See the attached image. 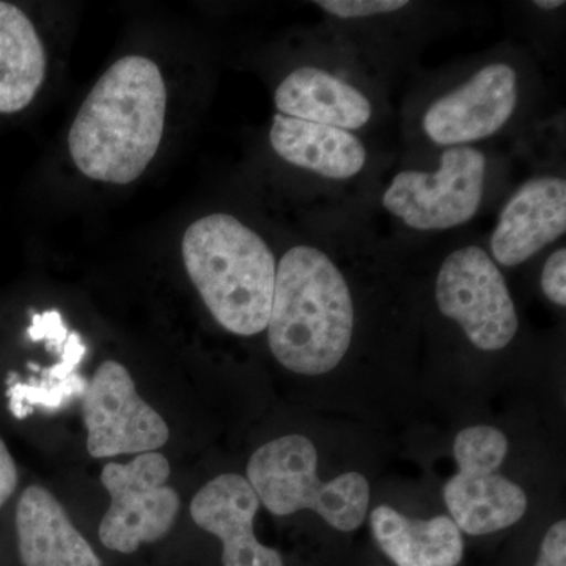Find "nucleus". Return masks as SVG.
I'll use <instances>...</instances> for the list:
<instances>
[{"label": "nucleus", "mask_w": 566, "mask_h": 566, "mask_svg": "<svg viewBox=\"0 0 566 566\" xmlns=\"http://www.w3.org/2000/svg\"><path fill=\"white\" fill-rule=\"evenodd\" d=\"M166 82L155 62L128 55L99 77L69 134L71 158L91 180L128 185L161 145Z\"/></svg>", "instance_id": "1"}, {"label": "nucleus", "mask_w": 566, "mask_h": 566, "mask_svg": "<svg viewBox=\"0 0 566 566\" xmlns=\"http://www.w3.org/2000/svg\"><path fill=\"white\" fill-rule=\"evenodd\" d=\"M356 324L352 290L322 249L294 245L277 264L268 344L279 364L301 376L334 371Z\"/></svg>", "instance_id": "2"}, {"label": "nucleus", "mask_w": 566, "mask_h": 566, "mask_svg": "<svg viewBox=\"0 0 566 566\" xmlns=\"http://www.w3.org/2000/svg\"><path fill=\"white\" fill-rule=\"evenodd\" d=\"M181 252L186 273L223 329L241 337L266 331L277 262L259 233L214 212L188 227Z\"/></svg>", "instance_id": "3"}, {"label": "nucleus", "mask_w": 566, "mask_h": 566, "mask_svg": "<svg viewBox=\"0 0 566 566\" xmlns=\"http://www.w3.org/2000/svg\"><path fill=\"white\" fill-rule=\"evenodd\" d=\"M318 463V450L307 436H281L252 453L245 479L275 516L311 510L335 531H357L370 512V483L360 472L319 479Z\"/></svg>", "instance_id": "4"}, {"label": "nucleus", "mask_w": 566, "mask_h": 566, "mask_svg": "<svg viewBox=\"0 0 566 566\" xmlns=\"http://www.w3.org/2000/svg\"><path fill=\"white\" fill-rule=\"evenodd\" d=\"M509 438L493 424L464 428L453 442L457 474L444 486L450 517L464 534L482 536L515 526L526 515V491L499 474Z\"/></svg>", "instance_id": "5"}, {"label": "nucleus", "mask_w": 566, "mask_h": 566, "mask_svg": "<svg viewBox=\"0 0 566 566\" xmlns=\"http://www.w3.org/2000/svg\"><path fill=\"white\" fill-rule=\"evenodd\" d=\"M439 312L453 319L480 352L512 344L520 316L502 271L480 245H465L446 256L436 277Z\"/></svg>", "instance_id": "6"}, {"label": "nucleus", "mask_w": 566, "mask_h": 566, "mask_svg": "<svg viewBox=\"0 0 566 566\" xmlns=\"http://www.w3.org/2000/svg\"><path fill=\"white\" fill-rule=\"evenodd\" d=\"M486 156L471 145L447 148L434 172L395 175L382 207L419 232L457 229L475 218L485 196Z\"/></svg>", "instance_id": "7"}, {"label": "nucleus", "mask_w": 566, "mask_h": 566, "mask_svg": "<svg viewBox=\"0 0 566 566\" xmlns=\"http://www.w3.org/2000/svg\"><path fill=\"white\" fill-rule=\"evenodd\" d=\"M169 479V460L159 452L142 453L126 464L104 465L102 483L111 505L98 536L107 549L133 554L172 531L181 501Z\"/></svg>", "instance_id": "8"}, {"label": "nucleus", "mask_w": 566, "mask_h": 566, "mask_svg": "<svg viewBox=\"0 0 566 566\" xmlns=\"http://www.w3.org/2000/svg\"><path fill=\"white\" fill-rule=\"evenodd\" d=\"M88 455L114 458L156 452L170 438L166 420L137 394L128 368L106 360L82 397Z\"/></svg>", "instance_id": "9"}, {"label": "nucleus", "mask_w": 566, "mask_h": 566, "mask_svg": "<svg viewBox=\"0 0 566 566\" xmlns=\"http://www.w3.org/2000/svg\"><path fill=\"white\" fill-rule=\"evenodd\" d=\"M517 98L516 70L509 63H491L431 103L422 128L436 145L464 147L501 132L515 114Z\"/></svg>", "instance_id": "10"}, {"label": "nucleus", "mask_w": 566, "mask_h": 566, "mask_svg": "<svg viewBox=\"0 0 566 566\" xmlns=\"http://www.w3.org/2000/svg\"><path fill=\"white\" fill-rule=\"evenodd\" d=\"M260 499L240 474H221L193 495V523L222 542L223 566H285L279 551L256 538Z\"/></svg>", "instance_id": "11"}, {"label": "nucleus", "mask_w": 566, "mask_h": 566, "mask_svg": "<svg viewBox=\"0 0 566 566\" xmlns=\"http://www.w3.org/2000/svg\"><path fill=\"white\" fill-rule=\"evenodd\" d=\"M566 232V182L538 177L521 186L499 214L491 259L504 268L526 263Z\"/></svg>", "instance_id": "12"}, {"label": "nucleus", "mask_w": 566, "mask_h": 566, "mask_svg": "<svg viewBox=\"0 0 566 566\" xmlns=\"http://www.w3.org/2000/svg\"><path fill=\"white\" fill-rule=\"evenodd\" d=\"M14 524L24 566H104L46 488L33 485L22 491Z\"/></svg>", "instance_id": "13"}, {"label": "nucleus", "mask_w": 566, "mask_h": 566, "mask_svg": "<svg viewBox=\"0 0 566 566\" xmlns=\"http://www.w3.org/2000/svg\"><path fill=\"white\" fill-rule=\"evenodd\" d=\"M274 103L285 117L352 133L363 129L374 115L370 99L359 88L316 66L292 71L279 84Z\"/></svg>", "instance_id": "14"}, {"label": "nucleus", "mask_w": 566, "mask_h": 566, "mask_svg": "<svg viewBox=\"0 0 566 566\" xmlns=\"http://www.w3.org/2000/svg\"><path fill=\"white\" fill-rule=\"evenodd\" d=\"M270 142L283 161L327 180H349L363 172L367 148L352 132L275 114Z\"/></svg>", "instance_id": "15"}, {"label": "nucleus", "mask_w": 566, "mask_h": 566, "mask_svg": "<svg viewBox=\"0 0 566 566\" xmlns=\"http://www.w3.org/2000/svg\"><path fill=\"white\" fill-rule=\"evenodd\" d=\"M370 527L397 566H458L463 560V532L450 516L416 520L382 504L371 510Z\"/></svg>", "instance_id": "16"}, {"label": "nucleus", "mask_w": 566, "mask_h": 566, "mask_svg": "<svg viewBox=\"0 0 566 566\" xmlns=\"http://www.w3.org/2000/svg\"><path fill=\"white\" fill-rule=\"evenodd\" d=\"M46 74V54L39 32L24 11L0 2V114L28 107Z\"/></svg>", "instance_id": "17"}, {"label": "nucleus", "mask_w": 566, "mask_h": 566, "mask_svg": "<svg viewBox=\"0 0 566 566\" xmlns=\"http://www.w3.org/2000/svg\"><path fill=\"white\" fill-rule=\"evenodd\" d=\"M87 356V345L80 333L71 331L69 340L59 354V360L50 367H40L29 363L28 368L39 378L31 376L22 382L17 371L7 376V398L11 416L18 420L28 419L36 408L48 412H59L69 408L73 401L82 400L87 390V379L77 371Z\"/></svg>", "instance_id": "18"}, {"label": "nucleus", "mask_w": 566, "mask_h": 566, "mask_svg": "<svg viewBox=\"0 0 566 566\" xmlns=\"http://www.w3.org/2000/svg\"><path fill=\"white\" fill-rule=\"evenodd\" d=\"M314 3L340 20H360L376 14L394 13L409 6L408 0H318Z\"/></svg>", "instance_id": "19"}, {"label": "nucleus", "mask_w": 566, "mask_h": 566, "mask_svg": "<svg viewBox=\"0 0 566 566\" xmlns=\"http://www.w3.org/2000/svg\"><path fill=\"white\" fill-rule=\"evenodd\" d=\"M71 331L63 323L62 314L59 311H48L43 314L32 312V324L28 329V338L33 344L46 342L48 352L55 354L62 353L63 346L69 340Z\"/></svg>", "instance_id": "20"}, {"label": "nucleus", "mask_w": 566, "mask_h": 566, "mask_svg": "<svg viewBox=\"0 0 566 566\" xmlns=\"http://www.w3.org/2000/svg\"><path fill=\"white\" fill-rule=\"evenodd\" d=\"M542 290L551 303L566 307V249L551 253L542 271Z\"/></svg>", "instance_id": "21"}, {"label": "nucleus", "mask_w": 566, "mask_h": 566, "mask_svg": "<svg viewBox=\"0 0 566 566\" xmlns=\"http://www.w3.org/2000/svg\"><path fill=\"white\" fill-rule=\"evenodd\" d=\"M535 566H566V521L547 528Z\"/></svg>", "instance_id": "22"}, {"label": "nucleus", "mask_w": 566, "mask_h": 566, "mask_svg": "<svg viewBox=\"0 0 566 566\" xmlns=\"http://www.w3.org/2000/svg\"><path fill=\"white\" fill-rule=\"evenodd\" d=\"M18 486V469L9 447L0 438V509L10 501Z\"/></svg>", "instance_id": "23"}, {"label": "nucleus", "mask_w": 566, "mask_h": 566, "mask_svg": "<svg viewBox=\"0 0 566 566\" xmlns=\"http://www.w3.org/2000/svg\"><path fill=\"white\" fill-rule=\"evenodd\" d=\"M534 6L536 9L542 10H557L562 9V7H565V2L564 0H536Z\"/></svg>", "instance_id": "24"}]
</instances>
